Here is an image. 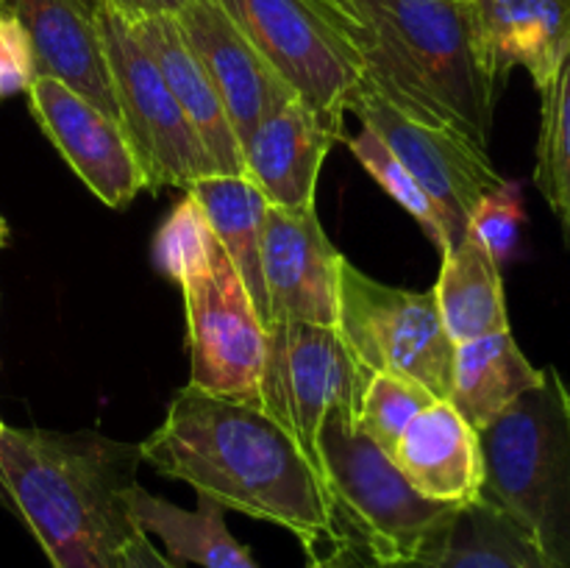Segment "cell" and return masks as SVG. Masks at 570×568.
Returning <instances> with one entry per match:
<instances>
[{
    "mask_svg": "<svg viewBox=\"0 0 570 568\" xmlns=\"http://www.w3.org/2000/svg\"><path fill=\"white\" fill-rule=\"evenodd\" d=\"M543 376L546 371L527 360L507 329L454 345L449 401L476 432H482L523 393L540 388Z\"/></svg>",
    "mask_w": 570,
    "mask_h": 568,
    "instance_id": "obj_20",
    "label": "cell"
},
{
    "mask_svg": "<svg viewBox=\"0 0 570 568\" xmlns=\"http://www.w3.org/2000/svg\"><path fill=\"white\" fill-rule=\"evenodd\" d=\"M122 568H181L170 560L167 555H161L154 543H150L148 535L137 532L131 535V540L122 549Z\"/></svg>",
    "mask_w": 570,
    "mask_h": 568,
    "instance_id": "obj_30",
    "label": "cell"
},
{
    "mask_svg": "<svg viewBox=\"0 0 570 568\" xmlns=\"http://www.w3.org/2000/svg\"><path fill=\"white\" fill-rule=\"evenodd\" d=\"M321 462L340 540L371 568L415 560L460 510L417 493L348 412H332L323 423Z\"/></svg>",
    "mask_w": 570,
    "mask_h": 568,
    "instance_id": "obj_6",
    "label": "cell"
},
{
    "mask_svg": "<svg viewBox=\"0 0 570 568\" xmlns=\"http://www.w3.org/2000/svg\"><path fill=\"white\" fill-rule=\"evenodd\" d=\"M100 3L115 9L126 22H139L148 20V17L176 14L184 6V0H100Z\"/></svg>",
    "mask_w": 570,
    "mask_h": 568,
    "instance_id": "obj_31",
    "label": "cell"
},
{
    "mask_svg": "<svg viewBox=\"0 0 570 568\" xmlns=\"http://www.w3.org/2000/svg\"><path fill=\"white\" fill-rule=\"evenodd\" d=\"M139 454L223 510L287 529L309 555L323 543H343L321 473L256 404L187 384L173 395L161 427L139 443Z\"/></svg>",
    "mask_w": 570,
    "mask_h": 568,
    "instance_id": "obj_1",
    "label": "cell"
},
{
    "mask_svg": "<svg viewBox=\"0 0 570 568\" xmlns=\"http://www.w3.org/2000/svg\"><path fill=\"white\" fill-rule=\"evenodd\" d=\"M340 137L343 134L304 100H287L243 139L245 178L259 187L271 206H315L317 176Z\"/></svg>",
    "mask_w": 570,
    "mask_h": 568,
    "instance_id": "obj_16",
    "label": "cell"
},
{
    "mask_svg": "<svg viewBox=\"0 0 570 568\" xmlns=\"http://www.w3.org/2000/svg\"><path fill=\"white\" fill-rule=\"evenodd\" d=\"M387 568H551V562L499 507L476 499L462 505L415 560Z\"/></svg>",
    "mask_w": 570,
    "mask_h": 568,
    "instance_id": "obj_24",
    "label": "cell"
},
{
    "mask_svg": "<svg viewBox=\"0 0 570 568\" xmlns=\"http://www.w3.org/2000/svg\"><path fill=\"white\" fill-rule=\"evenodd\" d=\"M9 245V223L0 217V248H6Z\"/></svg>",
    "mask_w": 570,
    "mask_h": 568,
    "instance_id": "obj_33",
    "label": "cell"
},
{
    "mask_svg": "<svg viewBox=\"0 0 570 568\" xmlns=\"http://www.w3.org/2000/svg\"><path fill=\"white\" fill-rule=\"evenodd\" d=\"M479 432L482 499L499 507L551 568H570V388L557 368Z\"/></svg>",
    "mask_w": 570,
    "mask_h": 568,
    "instance_id": "obj_5",
    "label": "cell"
},
{
    "mask_svg": "<svg viewBox=\"0 0 570 568\" xmlns=\"http://www.w3.org/2000/svg\"><path fill=\"white\" fill-rule=\"evenodd\" d=\"M128 512L139 532L165 543L167 557L176 566L195 562L200 568H259L248 546L228 532L223 518L226 510L206 496H198V510H184L137 482L128 490Z\"/></svg>",
    "mask_w": 570,
    "mask_h": 568,
    "instance_id": "obj_21",
    "label": "cell"
},
{
    "mask_svg": "<svg viewBox=\"0 0 570 568\" xmlns=\"http://www.w3.org/2000/svg\"><path fill=\"white\" fill-rule=\"evenodd\" d=\"M534 184L570 237V50L543 89Z\"/></svg>",
    "mask_w": 570,
    "mask_h": 568,
    "instance_id": "obj_25",
    "label": "cell"
},
{
    "mask_svg": "<svg viewBox=\"0 0 570 568\" xmlns=\"http://www.w3.org/2000/svg\"><path fill=\"white\" fill-rule=\"evenodd\" d=\"M432 401L434 395L412 379L395 376V373H373L362 393L356 423L373 443L393 454L395 443L412 423V418Z\"/></svg>",
    "mask_w": 570,
    "mask_h": 568,
    "instance_id": "obj_27",
    "label": "cell"
},
{
    "mask_svg": "<svg viewBox=\"0 0 570 568\" xmlns=\"http://www.w3.org/2000/svg\"><path fill=\"white\" fill-rule=\"evenodd\" d=\"M262 59L312 111L343 134L345 106L362 81L343 39L306 0H217Z\"/></svg>",
    "mask_w": 570,
    "mask_h": 568,
    "instance_id": "obj_11",
    "label": "cell"
},
{
    "mask_svg": "<svg viewBox=\"0 0 570 568\" xmlns=\"http://www.w3.org/2000/svg\"><path fill=\"white\" fill-rule=\"evenodd\" d=\"M3 427H6V423H3V418H0V432H3Z\"/></svg>",
    "mask_w": 570,
    "mask_h": 568,
    "instance_id": "obj_35",
    "label": "cell"
},
{
    "mask_svg": "<svg viewBox=\"0 0 570 568\" xmlns=\"http://www.w3.org/2000/svg\"><path fill=\"white\" fill-rule=\"evenodd\" d=\"M315 206H267L262 228V276L273 321H298L337 329L340 265Z\"/></svg>",
    "mask_w": 570,
    "mask_h": 568,
    "instance_id": "obj_13",
    "label": "cell"
},
{
    "mask_svg": "<svg viewBox=\"0 0 570 568\" xmlns=\"http://www.w3.org/2000/svg\"><path fill=\"white\" fill-rule=\"evenodd\" d=\"M28 104L45 137L106 206L122 209L148 187L122 126L92 100L56 78L33 76Z\"/></svg>",
    "mask_w": 570,
    "mask_h": 568,
    "instance_id": "obj_12",
    "label": "cell"
},
{
    "mask_svg": "<svg viewBox=\"0 0 570 568\" xmlns=\"http://www.w3.org/2000/svg\"><path fill=\"white\" fill-rule=\"evenodd\" d=\"M33 53L28 33L11 6L0 9V98L28 92L33 81Z\"/></svg>",
    "mask_w": 570,
    "mask_h": 568,
    "instance_id": "obj_29",
    "label": "cell"
},
{
    "mask_svg": "<svg viewBox=\"0 0 570 568\" xmlns=\"http://www.w3.org/2000/svg\"><path fill=\"white\" fill-rule=\"evenodd\" d=\"M173 17L184 42L215 84L239 145L254 131L256 123L265 120L287 100L298 98L295 89L228 20L217 0H184Z\"/></svg>",
    "mask_w": 570,
    "mask_h": 568,
    "instance_id": "obj_14",
    "label": "cell"
},
{
    "mask_svg": "<svg viewBox=\"0 0 570 568\" xmlns=\"http://www.w3.org/2000/svg\"><path fill=\"white\" fill-rule=\"evenodd\" d=\"M523 217H527V212H523L521 184L504 178L501 187H495L493 193L479 200L471 223H468V232L488 248V254L499 262V267H504L515 256Z\"/></svg>",
    "mask_w": 570,
    "mask_h": 568,
    "instance_id": "obj_28",
    "label": "cell"
},
{
    "mask_svg": "<svg viewBox=\"0 0 570 568\" xmlns=\"http://www.w3.org/2000/svg\"><path fill=\"white\" fill-rule=\"evenodd\" d=\"M95 22L115 87L117 120L142 165L148 187L187 189L198 178L217 176L198 134L131 26L100 0L95 3Z\"/></svg>",
    "mask_w": 570,
    "mask_h": 568,
    "instance_id": "obj_9",
    "label": "cell"
},
{
    "mask_svg": "<svg viewBox=\"0 0 570 568\" xmlns=\"http://www.w3.org/2000/svg\"><path fill=\"white\" fill-rule=\"evenodd\" d=\"M371 376L373 373L354 360L337 329L273 321L267 326L259 410H265L301 445L323 479V423L332 412L360 418L362 393Z\"/></svg>",
    "mask_w": 570,
    "mask_h": 568,
    "instance_id": "obj_8",
    "label": "cell"
},
{
    "mask_svg": "<svg viewBox=\"0 0 570 568\" xmlns=\"http://www.w3.org/2000/svg\"><path fill=\"white\" fill-rule=\"evenodd\" d=\"M128 26H131L142 48L148 50L150 59L156 61L159 72L165 76L184 117L189 120L193 131L198 134L206 154H209L217 176H245L243 145L234 134L226 106H223L212 78L206 76L200 61L195 59L189 45L184 42L176 17H148V20L128 22Z\"/></svg>",
    "mask_w": 570,
    "mask_h": 568,
    "instance_id": "obj_19",
    "label": "cell"
},
{
    "mask_svg": "<svg viewBox=\"0 0 570 568\" xmlns=\"http://www.w3.org/2000/svg\"><path fill=\"white\" fill-rule=\"evenodd\" d=\"M390 457L426 499L460 507L482 499L484 460L479 432L449 399H434L423 407Z\"/></svg>",
    "mask_w": 570,
    "mask_h": 568,
    "instance_id": "obj_18",
    "label": "cell"
},
{
    "mask_svg": "<svg viewBox=\"0 0 570 568\" xmlns=\"http://www.w3.org/2000/svg\"><path fill=\"white\" fill-rule=\"evenodd\" d=\"M473 53L484 76L504 87L527 70L538 92L551 84L570 50V0H460Z\"/></svg>",
    "mask_w": 570,
    "mask_h": 568,
    "instance_id": "obj_15",
    "label": "cell"
},
{
    "mask_svg": "<svg viewBox=\"0 0 570 568\" xmlns=\"http://www.w3.org/2000/svg\"><path fill=\"white\" fill-rule=\"evenodd\" d=\"M345 111L360 117L362 126L373 128L406 173L421 184L443 221L449 251L454 248L465 237L479 200L504 182L488 150L451 128L429 126L406 115L376 92L365 78L354 87Z\"/></svg>",
    "mask_w": 570,
    "mask_h": 568,
    "instance_id": "obj_10",
    "label": "cell"
},
{
    "mask_svg": "<svg viewBox=\"0 0 570 568\" xmlns=\"http://www.w3.org/2000/svg\"><path fill=\"white\" fill-rule=\"evenodd\" d=\"M348 148L351 154L356 156V161L382 184L384 193H387L390 198L399 200V204L421 223L423 232H426L429 239L438 245L440 254H445V251H449V239H445V228L438 209H434L429 195L421 189V184H417L415 178L406 173V167L395 159L393 150L382 143V137H379L373 128L362 126V131L348 139Z\"/></svg>",
    "mask_w": 570,
    "mask_h": 568,
    "instance_id": "obj_26",
    "label": "cell"
},
{
    "mask_svg": "<svg viewBox=\"0 0 570 568\" xmlns=\"http://www.w3.org/2000/svg\"><path fill=\"white\" fill-rule=\"evenodd\" d=\"M432 290L440 321L454 345L510 329L499 262L471 232H465L454 248L445 251Z\"/></svg>",
    "mask_w": 570,
    "mask_h": 568,
    "instance_id": "obj_22",
    "label": "cell"
},
{
    "mask_svg": "<svg viewBox=\"0 0 570 568\" xmlns=\"http://www.w3.org/2000/svg\"><path fill=\"white\" fill-rule=\"evenodd\" d=\"M6 6H9V0H0V9H6Z\"/></svg>",
    "mask_w": 570,
    "mask_h": 568,
    "instance_id": "obj_34",
    "label": "cell"
},
{
    "mask_svg": "<svg viewBox=\"0 0 570 568\" xmlns=\"http://www.w3.org/2000/svg\"><path fill=\"white\" fill-rule=\"evenodd\" d=\"M187 195L204 212L209 228L243 276L262 323L271 326L273 312L262 276V228L271 206L267 198L245 176H204L189 184Z\"/></svg>",
    "mask_w": 570,
    "mask_h": 568,
    "instance_id": "obj_23",
    "label": "cell"
},
{
    "mask_svg": "<svg viewBox=\"0 0 570 568\" xmlns=\"http://www.w3.org/2000/svg\"><path fill=\"white\" fill-rule=\"evenodd\" d=\"M306 568H367V562L348 543H334L328 546L326 555H321V551L309 555Z\"/></svg>",
    "mask_w": 570,
    "mask_h": 568,
    "instance_id": "obj_32",
    "label": "cell"
},
{
    "mask_svg": "<svg viewBox=\"0 0 570 568\" xmlns=\"http://www.w3.org/2000/svg\"><path fill=\"white\" fill-rule=\"evenodd\" d=\"M150 256L156 271L181 284L189 384L259 407L267 326L243 276L189 195L159 226Z\"/></svg>",
    "mask_w": 570,
    "mask_h": 568,
    "instance_id": "obj_4",
    "label": "cell"
},
{
    "mask_svg": "<svg viewBox=\"0 0 570 568\" xmlns=\"http://www.w3.org/2000/svg\"><path fill=\"white\" fill-rule=\"evenodd\" d=\"M95 3L98 0H9L31 42L33 72L76 89L117 120L115 87L95 22Z\"/></svg>",
    "mask_w": 570,
    "mask_h": 568,
    "instance_id": "obj_17",
    "label": "cell"
},
{
    "mask_svg": "<svg viewBox=\"0 0 570 568\" xmlns=\"http://www.w3.org/2000/svg\"><path fill=\"white\" fill-rule=\"evenodd\" d=\"M139 445L100 432H0V490L53 568H122Z\"/></svg>",
    "mask_w": 570,
    "mask_h": 568,
    "instance_id": "obj_3",
    "label": "cell"
},
{
    "mask_svg": "<svg viewBox=\"0 0 570 568\" xmlns=\"http://www.w3.org/2000/svg\"><path fill=\"white\" fill-rule=\"evenodd\" d=\"M337 332L367 373L412 379L434 399L451 395L454 343L434 290L390 287L343 259Z\"/></svg>",
    "mask_w": 570,
    "mask_h": 568,
    "instance_id": "obj_7",
    "label": "cell"
},
{
    "mask_svg": "<svg viewBox=\"0 0 570 568\" xmlns=\"http://www.w3.org/2000/svg\"><path fill=\"white\" fill-rule=\"evenodd\" d=\"M356 59L362 78L429 126L488 150L499 87L473 53L460 0H306Z\"/></svg>",
    "mask_w": 570,
    "mask_h": 568,
    "instance_id": "obj_2",
    "label": "cell"
}]
</instances>
